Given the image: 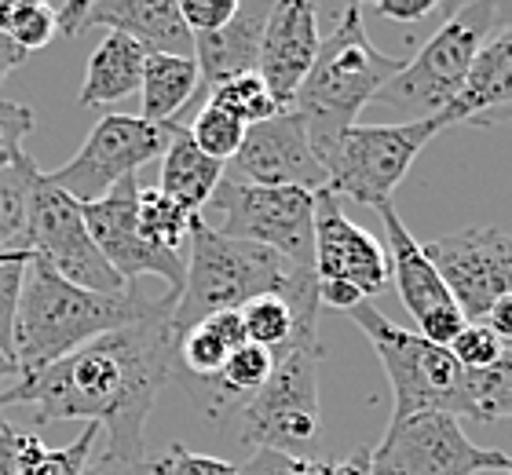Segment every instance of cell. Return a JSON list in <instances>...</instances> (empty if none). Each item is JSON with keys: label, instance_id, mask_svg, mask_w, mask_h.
<instances>
[{"label": "cell", "instance_id": "30", "mask_svg": "<svg viewBox=\"0 0 512 475\" xmlns=\"http://www.w3.org/2000/svg\"><path fill=\"white\" fill-rule=\"evenodd\" d=\"M0 33L11 44H19L22 52H41L52 44L55 30V8L41 0H0Z\"/></svg>", "mask_w": 512, "mask_h": 475}, {"label": "cell", "instance_id": "7", "mask_svg": "<svg viewBox=\"0 0 512 475\" xmlns=\"http://www.w3.org/2000/svg\"><path fill=\"white\" fill-rule=\"evenodd\" d=\"M447 128V117H428L410 125H359L344 128L319 161L326 169V190L359 205H388L395 187L406 180L417 154Z\"/></svg>", "mask_w": 512, "mask_h": 475}, {"label": "cell", "instance_id": "19", "mask_svg": "<svg viewBox=\"0 0 512 475\" xmlns=\"http://www.w3.org/2000/svg\"><path fill=\"white\" fill-rule=\"evenodd\" d=\"M92 26L125 33L147 55L194 59V33L187 30L176 0H99V4H88L85 15V30Z\"/></svg>", "mask_w": 512, "mask_h": 475}, {"label": "cell", "instance_id": "5", "mask_svg": "<svg viewBox=\"0 0 512 475\" xmlns=\"http://www.w3.org/2000/svg\"><path fill=\"white\" fill-rule=\"evenodd\" d=\"M498 15L502 8L491 0H469V4L447 8V22L436 30V37L414 59H406L403 70L377 92L374 103L399 117L395 125L439 117L461 92L472 59L491 37Z\"/></svg>", "mask_w": 512, "mask_h": 475}, {"label": "cell", "instance_id": "43", "mask_svg": "<svg viewBox=\"0 0 512 475\" xmlns=\"http://www.w3.org/2000/svg\"><path fill=\"white\" fill-rule=\"evenodd\" d=\"M308 475H374V472H370L366 454H359V457H348V461H315L311 457Z\"/></svg>", "mask_w": 512, "mask_h": 475}, {"label": "cell", "instance_id": "31", "mask_svg": "<svg viewBox=\"0 0 512 475\" xmlns=\"http://www.w3.org/2000/svg\"><path fill=\"white\" fill-rule=\"evenodd\" d=\"M209 103L227 110V114H235L246 128L282 114L278 103L271 99V92H267V85L260 81V74H242V77H235V81L216 85L213 92H209Z\"/></svg>", "mask_w": 512, "mask_h": 475}, {"label": "cell", "instance_id": "39", "mask_svg": "<svg viewBox=\"0 0 512 475\" xmlns=\"http://www.w3.org/2000/svg\"><path fill=\"white\" fill-rule=\"evenodd\" d=\"M377 11H381L384 19H395V22H421L428 15H436L439 0H381Z\"/></svg>", "mask_w": 512, "mask_h": 475}, {"label": "cell", "instance_id": "41", "mask_svg": "<svg viewBox=\"0 0 512 475\" xmlns=\"http://www.w3.org/2000/svg\"><path fill=\"white\" fill-rule=\"evenodd\" d=\"M55 8V30L63 37H81L85 33V15L88 0H66V4H52Z\"/></svg>", "mask_w": 512, "mask_h": 475}, {"label": "cell", "instance_id": "20", "mask_svg": "<svg viewBox=\"0 0 512 475\" xmlns=\"http://www.w3.org/2000/svg\"><path fill=\"white\" fill-rule=\"evenodd\" d=\"M271 8H275L271 0H249V4H238L235 19L227 26L213 33H194V63H198L202 85H209V92L242 74H256L260 37H264V22Z\"/></svg>", "mask_w": 512, "mask_h": 475}, {"label": "cell", "instance_id": "49", "mask_svg": "<svg viewBox=\"0 0 512 475\" xmlns=\"http://www.w3.org/2000/svg\"><path fill=\"white\" fill-rule=\"evenodd\" d=\"M85 475H107L103 472V461H96V465H88V472Z\"/></svg>", "mask_w": 512, "mask_h": 475}, {"label": "cell", "instance_id": "14", "mask_svg": "<svg viewBox=\"0 0 512 475\" xmlns=\"http://www.w3.org/2000/svg\"><path fill=\"white\" fill-rule=\"evenodd\" d=\"M231 187H326V169L311 147L308 125L297 110H282L271 121L246 128L238 154L224 165V180Z\"/></svg>", "mask_w": 512, "mask_h": 475}, {"label": "cell", "instance_id": "8", "mask_svg": "<svg viewBox=\"0 0 512 475\" xmlns=\"http://www.w3.org/2000/svg\"><path fill=\"white\" fill-rule=\"evenodd\" d=\"M322 344H304L275 362L267 384L242 410V443L286 457H308L322 432Z\"/></svg>", "mask_w": 512, "mask_h": 475}, {"label": "cell", "instance_id": "23", "mask_svg": "<svg viewBox=\"0 0 512 475\" xmlns=\"http://www.w3.org/2000/svg\"><path fill=\"white\" fill-rule=\"evenodd\" d=\"M246 344V329L238 311H224L191 326L183 337H176V355H172V377L180 380L183 388L191 384H205L216 373L224 370V362Z\"/></svg>", "mask_w": 512, "mask_h": 475}, {"label": "cell", "instance_id": "9", "mask_svg": "<svg viewBox=\"0 0 512 475\" xmlns=\"http://www.w3.org/2000/svg\"><path fill=\"white\" fill-rule=\"evenodd\" d=\"M209 205L220 212L224 238L264 245L297 271H315V194L297 187L220 183Z\"/></svg>", "mask_w": 512, "mask_h": 475}, {"label": "cell", "instance_id": "12", "mask_svg": "<svg viewBox=\"0 0 512 475\" xmlns=\"http://www.w3.org/2000/svg\"><path fill=\"white\" fill-rule=\"evenodd\" d=\"M30 256L48 264L59 278L92 289V293H125L128 285L103 260L85 223V205H77L70 194L37 176L30 201Z\"/></svg>", "mask_w": 512, "mask_h": 475}, {"label": "cell", "instance_id": "50", "mask_svg": "<svg viewBox=\"0 0 512 475\" xmlns=\"http://www.w3.org/2000/svg\"><path fill=\"white\" fill-rule=\"evenodd\" d=\"M509 475H512V465H509Z\"/></svg>", "mask_w": 512, "mask_h": 475}, {"label": "cell", "instance_id": "33", "mask_svg": "<svg viewBox=\"0 0 512 475\" xmlns=\"http://www.w3.org/2000/svg\"><path fill=\"white\" fill-rule=\"evenodd\" d=\"M505 340L494 333L487 322H465V329H461L458 337L450 340V355H454V362H458L465 373H476V370H487V366H494L498 362V355H502Z\"/></svg>", "mask_w": 512, "mask_h": 475}, {"label": "cell", "instance_id": "13", "mask_svg": "<svg viewBox=\"0 0 512 475\" xmlns=\"http://www.w3.org/2000/svg\"><path fill=\"white\" fill-rule=\"evenodd\" d=\"M454 304L469 322H483L505 293H512V231L465 227L421 245Z\"/></svg>", "mask_w": 512, "mask_h": 475}, {"label": "cell", "instance_id": "48", "mask_svg": "<svg viewBox=\"0 0 512 475\" xmlns=\"http://www.w3.org/2000/svg\"><path fill=\"white\" fill-rule=\"evenodd\" d=\"M8 391H11V384H0V410L8 406Z\"/></svg>", "mask_w": 512, "mask_h": 475}, {"label": "cell", "instance_id": "2", "mask_svg": "<svg viewBox=\"0 0 512 475\" xmlns=\"http://www.w3.org/2000/svg\"><path fill=\"white\" fill-rule=\"evenodd\" d=\"M154 296L128 285L125 293H92L81 285L59 278L48 264L33 260L26 267L19 311H15V333H11V359L19 373H37L52 362L74 355L77 348L92 344L103 333L136 322L150 307Z\"/></svg>", "mask_w": 512, "mask_h": 475}, {"label": "cell", "instance_id": "28", "mask_svg": "<svg viewBox=\"0 0 512 475\" xmlns=\"http://www.w3.org/2000/svg\"><path fill=\"white\" fill-rule=\"evenodd\" d=\"M465 417L472 421L512 417V344H505L494 366L465 373Z\"/></svg>", "mask_w": 512, "mask_h": 475}, {"label": "cell", "instance_id": "32", "mask_svg": "<svg viewBox=\"0 0 512 475\" xmlns=\"http://www.w3.org/2000/svg\"><path fill=\"white\" fill-rule=\"evenodd\" d=\"M187 132H191L194 147L202 150V154H209L213 161H220V165H227V161L235 158L242 139H246V125L235 114H227V110H220L213 103H205L198 110V117L191 121Z\"/></svg>", "mask_w": 512, "mask_h": 475}, {"label": "cell", "instance_id": "4", "mask_svg": "<svg viewBox=\"0 0 512 475\" xmlns=\"http://www.w3.org/2000/svg\"><path fill=\"white\" fill-rule=\"evenodd\" d=\"M191 256L183 260V289L172 307V337L224 311H238L264 293H278L297 267L253 242H238L209 227L202 216L191 220Z\"/></svg>", "mask_w": 512, "mask_h": 475}, {"label": "cell", "instance_id": "42", "mask_svg": "<svg viewBox=\"0 0 512 475\" xmlns=\"http://www.w3.org/2000/svg\"><path fill=\"white\" fill-rule=\"evenodd\" d=\"M19 450H22V432L11 421H4V413H0V475L19 472Z\"/></svg>", "mask_w": 512, "mask_h": 475}, {"label": "cell", "instance_id": "26", "mask_svg": "<svg viewBox=\"0 0 512 475\" xmlns=\"http://www.w3.org/2000/svg\"><path fill=\"white\" fill-rule=\"evenodd\" d=\"M37 176L41 169L30 154L0 172V256L30 253V201Z\"/></svg>", "mask_w": 512, "mask_h": 475}, {"label": "cell", "instance_id": "24", "mask_svg": "<svg viewBox=\"0 0 512 475\" xmlns=\"http://www.w3.org/2000/svg\"><path fill=\"white\" fill-rule=\"evenodd\" d=\"M143 63H147V52H143L136 41H128L125 33H107V37L96 44L92 59H88L85 85H81L77 103L110 106V103H118V99H125V95L139 92Z\"/></svg>", "mask_w": 512, "mask_h": 475}, {"label": "cell", "instance_id": "6", "mask_svg": "<svg viewBox=\"0 0 512 475\" xmlns=\"http://www.w3.org/2000/svg\"><path fill=\"white\" fill-rule=\"evenodd\" d=\"M348 315L374 344L384 377L395 391L392 421H406L414 413H454L458 421L465 417V370L447 348L421 333L399 329L374 304H359Z\"/></svg>", "mask_w": 512, "mask_h": 475}, {"label": "cell", "instance_id": "10", "mask_svg": "<svg viewBox=\"0 0 512 475\" xmlns=\"http://www.w3.org/2000/svg\"><path fill=\"white\" fill-rule=\"evenodd\" d=\"M366 461L374 475H476L509 472L512 465L502 450L472 443L454 413H414L392 421Z\"/></svg>", "mask_w": 512, "mask_h": 475}, {"label": "cell", "instance_id": "29", "mask_svg": "<svg viewBox=\"0 0 512 475\" xmlns=\"http://www.w3.org/2000/svg\"><path fill=\"white\" fill-rule=\"evenodd\" d=\"M191 220L194 216H187V212L172 198H165L158 187L139 190L136 223H139V234H143L150 245H158L165 253H180V245L191 238Z\"/></svg>", "mask_w": 512, "mask_h": 475}, {"label": "cell", "instance_id": "25", "mask_svg": "<svg viewBox=\"0 0 512 475\" xmlns=\"http://www.w3.org/2000/svg\"><path fill=\"white\" fill-rule=\"evenodd\" d=\"M202 85L198 63L183 55H147L139 81V117L150 125H172Z\"/></svg>", "mask_w": 512, "mask_h": 475}, {"label": "cell", "instance_id": "22", "mask_svg": "<svg viewBox=\"0 0 512 475\" xmlns=\"http://www.w3.org/2000/svg\"><path fill=\"white\" fill-rule=\"evenodd\" d=\"M220 180H224V165L194 147L187 125L176 121L169 143H165V154H161L158 190L165 198L176 201L187 216H202L209 209Z\"/></svg>", "mask_w": 512, "mask_h": 475}, {"label": "cell", "instance_id": "3", "mask_svg": "<svg viewBox=\"0 0 512 475\" xmlns=\"http://www.w3.org/2000/svg\"><path fill=\"white\" fill-rule=\"evenodd\" d=\"M403 63L406 59H392L370 41L359 4L341 8L337 26L330 37H322L319 55L293 99V110L308 125L315 154H322L344 128L355 125V117L374 103L377 92L403 70Z\"/></svg>", "mask_w": 512, "mask_h": 475}, {"label": "cell", "instance_id": "21", "mask_svg": "<svg viewBox=\"0 0 512 475\" xmlns=\"http://www.w3.org/2000/svg\"><path fill=\"white\" fill-rule=\"evenodd\" d=\"M502 106H512V22L483 41L465 85L454 95V103L443 110V117H447V125H458V121L476 125Z\"/></svg>", "mask_w": 512, "mask_h": 475}, {"label": "cell", "instance_id": "44", "mask_svg": "<svg viewBox=\"0 0 512 475\" xmlns=\"http://www.w3.org/2000/svg\"><path fill=\"white\" fill-rule=\"evenodd\" d=\"M483 322H487V326H491L494 333L505 340V344H512V293H505L502 300L487 311V318H483Z\"/></svg>", "mask_w": 512, "mask_h": 475}, {"label": "cell", "instance_id": "40", "mask_svg": "<svg viewBox=\"0 0 512 475\" xmlns=\"http://www.w3.org/2000/svg\"><path fill=\"white\" fill-rule=\"evenodd\" d=\"M319 304L333 311H355L359 304H366V296L348 282H319Z\"/></svg>", "mask_w": 512, "mask_h": 475}, {"label": "cell", "instance_id": "11", "mask_svg": "<svg viewBox=\"0 0 512 475\" xmlns=\"http://www.w3.org/2000/svg\"><path fill=\"white\" fill-rule=\"evenodd\" d=\"M172 125H150L139 114L99 117L74 158L66 161L63 169L44 172V176L52 187L70 194L77 205H92L103 194H110L121 180L136 176L147 161L161 158L172 136Z\"/></svg>", "mask_w": 512, "mask_h": 475}, {"label": "cell", "instance_id": "34", "mask_svg": "<svg viewBox=\"0 0 512 475\" xmlns=\"http://www.w3.org/2000/svg\"><path fill=\"white\" fill-rule=\"evenodd\" d=\"M26 267H30V253L0 256V351L4 355H11V333H15V311H19Z\"/></svg>", "mask_w": 512, "mask_h": 475}, {"label": "cell", "instance_id": "47", "mask_svg": "<svg viewBox=\"0 0 512 475\" xmlns=\"http://www.w3.org/2000/svg\"><path fill=\"white\" fill-rule=\"evenodd\" d=\"M19 377H22V373H19V366H15V359L0 351V384H15Z\"/></svg>", "mask_w": 512, "mask_h": 475}, {"label": "cell", "instance_id": "1", "mask_svg": "<svg viewBox=\"0 0 512 475\" xmlns=\"http://www.w3.org/2000/svg\"><path fill=\"white\" fill-rule=\"evenodd\" d=\"M172 307V293L154 296L136 322L19 377L8 391V406H30L37 424H99L107 432V457L125 465L143 461L150 410L172 380Z\"/></svg>", "mask_w": 512, "mask_h": 475}, {"label": "cell", "instance_id": "27", "mask_svg": "<svg viewBox=\"0 0 512 475\" xmlns=\"http://www.w3.org/2000/svg\"><path fill=\"white\" fill-rule=\"evenodd\" d=\"M99 439V424H85V432L77 435L70 446H44L37 435L22 432L19 450V472L15 475H85L92 465V450Z\"/></svg>", "mask_w": 512, "mask_h": 475}, {"label": "cell", "instance_id": "18", "mask_svg": "<svg viewBox=\"0 0 512 475\" xmlns=\"http://www.w3.org/2000/svg\"><path fill=\"white\" fill-rule=\"evenodd\" d=\"M319 8L308 0H282L271 8L260 37V59L256 74L267 85L278 110H293L304 77H308L315 55H319Z\"/></svg>", "mask_w": 512, "mask_h": 475}, {"label": "cell", "instance_id": "16", "mask_svg": "<svg viewBox=\"0 0 512 475\" xmlns=\"http://www.w3.org/2000/svg\"><path fill=\"white\" fill-rule=\"evenodd\" d=\"M384 223V234H388V275L395 278V293L403 300V307L414 315L421 337L439 344V348H450V340L458 337L469 318L461 315V307L454 304L450 289L443 285L439 271L432 267V260L425 256L421 242H414V234L406 231L399 212L388 205H377Z\"/></svg>", "mask_w": 512, "mask_h": 475}, {"label": "cell", "instance_id": "37", "mask_svg": "<svg viewBox=\"0 0 512 475\" xmlns=\"http://www.w3.org/2000/svg\"><path fill=\"white\" fill-rule=\"evenodd\" d=\"M238 0H180V15L191 33H213L235 19Z\"/></svg>", "mask_w": 512, "mask_h": 475}, {"label": "cell", "instance_id": "45", "mask_svg": "<svg viewBox=\"0 0 512 475\" xmlns=\"http://www.w3.org/2000/svg\"><path fill=\"white\" fill-rule=\"evenodd\" d=\"M26 59H30V55H26V52L19 48V44H11L8 37L0 33V81H4V77H8L11 70H15V66L26 63Z\"/></svg>", "mask_w": 512, "mask_h": 475}, {"label": "cell", "instance_id": "15", "mask_svg": "<svg viewBox=\"0 0 512 475\" xmlns=\"http://www.w3.org/2000/svg\"><path fill=\"white\" fill-rule=\"evenodd\" d=\"M136 205H139V183L136 176H128L110 194L85 205L88 234H92V242L103 253V260L118 271L125 285H136L139 278H158V282H165V289L172 296H180L183 271H187L183 256L165 253V249L150 245L139 234Z\"/></svg>", "mask_w": 512, "mask_h": 475}, {"label": "cell", "instance_id": "17", "mask_svg": "<svg viewBox=\"0 0 512 475\" xmlns=\"http://www.w3.org/2000/svg\"><path fill=\"white\" fill-rule=\"evenodd\" d=\"M315 278L348 282L363 296L384 293L392 282L388 253L374 234L344 216V205L333 190H315Z\"/></svg>", "mask_w": 512, "mask_h": 475}, {"label": "cell", "instance_id": "36", "mask_svg": "<svg viewBox=\"0 0 512 475\" xmlns=\"http://www.w3.org/2000/svg\"><path fill=\"white\" fill-rule=\"evenodd\" d=\"M33 132V110L11 99H0V172L11 169L26 154L22 143Z\"/></svg>", "mask_w": 512, "mask_h": 475}, {"label": "cell", "instance_id": "35", "mask_svg": "<svg viewBox=\"0 0 512 475\" xmlns=\"http://www.w3.org/2000/svg\"><path fill=\"white\" fill-rule=\"evenodd\" d=\"M154 475H238V465L224 461V457L194 454L187 446L172 443L161 457H150Z\"/></svg>", "mask_w": 512, "mask_h": 475}, {"label": "cell", "instance_id": "46", "mask_svg": "<svg viewBox=\"0 0 512 475\" xmlns=\"http://www.w3.org/2000/svg\"><path fill=\"white\" fill-rule=\"evenodd\" d=\"M103 461V472L107 475H154V468H150V457H143V461H136V465H125V461H114V457H99Z\"/></svg>", "mask_w": 512, "mask_h": 475}, {"label": "cell", "instance_id": "38", "mask_svg": "<svg viewBox=\"0 0 512 475\" xmlns=\"http://www.w3.org/2000/svg\"><path fill=\"white\" fill-rule=\"evenodd\" d=\"M311 457H286L271 454V450H253L246 465L238 468V475H308Z\"/></svg>", "mask_w": 512, "mask_h": 475}]
</instances>
